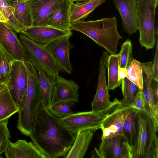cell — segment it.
Here are the masks:
<instances>
[{"mask_svg":"<svg viewBox=\"0 0 158 158\" xmlns=\"http://www.w3.org/2000/svg\"><path fill=\"white\" fill-rule=\"evenodd\" d=\"M100 126L79 130L69 151L65 157L66 158H83L86 153L95 132Z\"/></svg>","mask_w":158,"mask_h":158,"instance_id":"cell-19","label":"cell"},{"mask_svg":"<svg viewBox=\"0 0 158 158\" xmlns=\"http://www.w3.org/2000/svg\"><path fill=\"white\" fill-rule=\"evenodd\" d=\"M119 55V66L122 68H127L134 59L132 53V45L130 39H127L123 43Z\"/></svg>","mask_w":158,"mask_h":158,"instance_id":"cell-33","label":"cell"},{"mask_svg":"<svg viewBox=\"0 0 158 158\" xmlns=\"http://www.w3.org/2000/svg\"><path fill=\"white\" fill-rule=\"evenodd\" d=\"M24 63L27 71L28 84L25 98L19 108L17 128L22 134L30 136L35 115L43 98L37 70L29 60Z\"/></svg>","mask_w":158,"mask_h":158,"instance_id":"cell-3","label":"cell"},{"mask_svg":"<svg viewBox=\"0 0 158 158\" xmlns=\"http://www.w3.org/2000/svg\"><path fill=\"white\" fill-rule=\"evenodd\" d=\"M76 135L51 114L44 102L42 103L35 115L30 137L48 158L66 156Z\"/></svg>","mask_w":158,"mask_h":158,"instance_id":"cell-1","label":"cell"},{"mask_svg":"<svg viewBox=\"0 0 158 158\" xmlns=\"http://www.w3.org/2000/svg\"><path fill=\"white\" fill-rule=\"evenodd\" d=\"M4 83L0 81V86L2 85Z\"/></svg>","mask_w":158,"mask_h":158,"instance_id":"cell-46","label":"cell"},{"mask_svg":"<svg viewBox=\"0 0 158 158\" xmlns=\"http://www.w3.org/2000/svg\"><path fill=\"white\" fill-rule=\"evenodd\" d=\"M131 106L140 111L147 110L146 103L142 90H139L136 94Z\"/></svg>","mask_w":158,"mask_h":158,"instance_id":"cell-35","label":"cell"},{"mask_svg":"<svg viewBox=\"0 0 158 158\" xmlns=\"http://www.w3.org/2000/svg\"><path fill=\"white\" fill-rule=\"evenodd\" d=\"M74 102L71 101L56 100L47 108L52 114L60 119L73 113L72 108Z\"/></svg>","mask_w":158,"mask_h":158,"instance_id":"cell-27","label":"cell"},{"mask_svg":"<svg viewBox=\"0 0 158 158\" xmlns=\"http://www.w3.org/2000/svg\"><path fill=\"white\" fill-rule=\"evenodd\" d=\"M27 60L37 70H41L53 77L59 76V71L51 55L45 48H42L22 34L19 36Z\"/></svg>","mask_w":158,"mask_h":158,"instance_id":"cell-7","label":"cell"},{"mask_svg":"<svg viewBox=\"0 0 158 158\" xmlns=\"http://www.w3.org/2000/svg\"><path fill=\"white\" fill-rule=\"evenodd\" d=\"M7 1H8L10 3L13 0H6Z\"/></svg>","mask_w":158,"mask_h":158,"instance_id":"cell-47","label":"cell"},{"mask_svg":"<svg viewBox=\"0 0 158 158\" xmlns=\"http://www.w3.org/2000/svg\"><path fill=\"white\" fill-rule=\"evenodd\" d=\"M0 9H1V8H0Z\"/></svg>","mask_w":158,"mask_h":158,"instance_id":"cell-48","label":"cell"},{"mask_svg":"<svg viewBox=\"0 0 158 158\" xmlns=\"http://www.w3.org/2000/svg\"><path fill=\"white\" fill-rule=\"evenodd\" d=\"M15 60L0 44V81L4 83L10 74Z\"/></svg>","mask_w":158,"mask_h":158,"instance_id":"cell-30","label":"cell"},{"mask_svg":"<svg viewBox=\"0 0 158 158\" xmlns=\"http://www.w3.org/2000/svg\"><path fill=\"white\" fill-rule=\"evenodd\" d=\"M153 3L157 6L158 5V0H152Z\"/></svg>","mask_w":158,"mask_h":158,"instance_id":"cell-44","label":"cell"},{"mask_svg":"<svg viewBox=\"0 0 158 158\" xmlns=\"http://www.w3.org/2000/svg\"><path fill=\"white\" fill-rule=\"evenodd\" d=\"M121 85L123 98L120 101L121 105L131 106L136 94L140 90L135 84L126 77L122 80Z\"/></svg>","mask_w":158,"mask_h":158,"instance_id":"cell-29","label":"cell"},{"mask_svg":"<svg viewBox=\"0 0 158 158\" xmlns=\"http://www.w3.org/2000/svg\"><path fill=\"white\" fill-rule=\"evenodd\" d=\"M136 118V136L132 146L133 158H144L153 140L157 136L158 124L147 110H137Z\"/></svg>","mask_w":158,"mask_h":158,"instance_id":"cell-5","label":"cell"},{"mask_svg":"<svg viewBox=\"0 0 158 158\" xmlns=\"http://www.w3.org/2000/svg\"><path fill=\"white\" fill-rule=\"evenodd\" d=\"M156 50L153 64V79L158 81V38L157 28H156Z\"/></svg>","mask_w":158,"mask_h":158,"instance_id":"cell-39","label":"cell"},{"mask_svg":"<svg viewBox=\"0 0 158 158\" xmlns=\"http://www.w3.org/2000/svg\"><path fill=\"white\" fill-rule=\"evenodd\" d=\"M7 20L0 8V22L6 23Z\"/></svg>","mask_w":158,"mask_h":158,"instance_id":"cell-42","label":"cell"},{"mask_svg":"<svg viewBox=\"0 0 158 158\" xmlns=\"http://www.w3.org/2000/svg\"><path fill=\"white\" fill-rule=\"evenodd\" d=\"M6 158H48L32 142L19 139L15 143L10 141L5 152Z\"/></svg>","mask_w":158,"mask_h":158,"instance_id":"cell-15","label":"cell"},{"mask_svg":"<svg viewBox=\"0 0 158 158\" xmlns=\"http://www.w3.org/2000/svg\"><path fill=\"white\" fill-rule=\"evenodd\" d=\"M119 59V54L110 55L109 56L107 68L108 72L107 86L109 90H114L122 84V81H119L118 78Z\"/></svg>","mask_w":158,"mask_h":158,"instance_id":"cell-25","label":"cell"},{"mask_svg":"<svg viewBox=\"0 0 158 158\" xmlns=\"http://www.w3.org/2000/svg\"><path fill=\"white\" fill-rule=\"evenodd\" d=\"M8 119L0 121V158L2 157L1 155L6 151L10 141L11 135L8 127Z\"/></svg>","mask_w":158,"mask_h":158,"instance_id":"cell-34","label":"cell"},{"mask_svg":"<svg viewBox=\"0 0 158 158\" xmlns=\"http://www.w3.org/2000/svg\"><path fill=\"white\" fill-rule=\"evenodd\" d=\"M151 84V83H148L143 80L142 91L145 101L146 109L158 124V105H156L154 102Z\"/></svg>","mask_w":158,"mask_h":158,"instance_id":"cell-32","label":"cell"},{"mask_svg":"<svg viewBox=\"0 0 158 158\" xmlns=\"http://www.w3.org/2000/svg\"><path fill=\"white\" fill-rule=\"evenodd\" d=\"M121 106L115 98L106 108L98 111L79 112L59 119L61 123L75 135L79 130L100 127L104 119Z\"/></svg>","mask_w":158,"mask_h":158,"instance_id":"cell-4","label":"cell"},{"mask_svg":"<svg viewBox=\"0 0 158 158\" xmlns=\"http://www.w3.org/2000/svg\"><path fill=\"white\" fill-rule=\"evenodd\" d=\"M127 75V68L121 67L118 65V78L119 81H122V80Z\"/></svg>","mask_w":158,"mask_h":158,"instance_id":"cell-41","label":"cell"},{"mask_svg":"<svg viewBox=\"0 0 158 158\" xmlns=\"http://www.w3.org/2000/svg\"><path fill=\"white\" fill-rule=\"evenodd\" d=\"M125 140L121 134L101 139L98 148L93 150L91 157L120 158L123 143Z\"/></svg>","mask_w":158,"mask_h":158,"instance_id":"cell-18","label":"cell"},{"mask_svg":"<svg viewBox=\"0 0 158 158\" xmlns=\"http://www.w3.org/2000/svg\"><path fill=\"white\" fill-rule=\"evenodd\" d=\"M21 33L42 48L64 36L73 35L70 30H61L48 26H32Z\"/></svg>","mask_w":158,"mask_h":158,"instance_id":"cell-11","label":"cell"},{"mask_svg":"<svg viewBox=\"0 0 158 158\" xmlns=\"http://www.w3.org/2000/svg\"><path fill=\"white\" fill-rule=\"evenodd\" d=\"M142 71L146 76L144 80L147 83H151L153 77V66L152 62L140 63Z\"/></svg>","mask_w":158,"mask_h":158,"instance_id":"cell-36","label":"cell"},{"mask_svg":"<svg viewBox=\"0 0 158 158\" xmlns=\"http://www.w3.org/2000/svg\"><path fill=\"white\" fill-rule=\"evenodd\" d=\"M18 110L8 89L0 94V121L9 118Z\"/></svg>","mask_w":158,"mask_h":158,"instance_id":"cell-26","label":"cell"},{"mask_svg":"<svg viewBox=\"0 0 158 158\" xmlns=\"http://www.w3.org/2000/svg\"><path fill=\"white\" fill-rule=\"evenodd\" d=\"M37 71L38 77L43 102L46 107H49L56 101L55 77L47 74L41 70Z\"/></svg>","mask_w":158,"mask_h":158,"instance_id":"cell-22","label":"cell"},{"mask_svg":"<svg viewBox=\"0 0 158 158\" xmlns=\"http://www.w3.org/2000/svg\"><path fill=\"white\" fill-rule=\"evenodd\" d=\"M106 0H88L81 2H73L70 8V20L71 23L86 18L97 7Z\"/></svg>","mask_w":158,"mask_h":158,"instance_id":"cell-21","label":"cell"},{"mask_svg":"<svg viewBox=\"0 0 158 158\" xmlns=\"http://www.w3.org/2000/svg\"><path fill=\"white\" fill-rule=\"evenodd\" d=\"M5 84L13 101L19 108L25 98L27 87V71L24 62L15 60Z\"/></svg>","mask_w":158,"mask_h":158,"instance_id":"cell-8","label":"cell"},{"mask_svg":"<svg viewBox=\"0 0 158 158\" xmlns=\"http://www.w3.org/2000/svg\"><path fill=\"white\" fill-rule=\"evenodd\" d=\"M151 86L154 102L158 105V81L152 79Z\"/></svg>","mask_w":158,"mask_h":158,"instance_id":"cell-40","label":"cell"},{"mask_svg":"<svg viewBox=\"0 0 158 158\" xmlns=\"http://www.w3.org/2000/svg\"><path fill=\"white\" fill-rule=\"evenodd\" d=\"M72 2V0H62L57 4L48 16V26L61 30H70V8Z\"/></svg>","mask_w":158,"mask_h":158,"instance_id":"cell-17","label":"cell"},{"mask_svg":"<svg viewBox=\"0 0 158 158\" xmlns=\"http://www.w3.org/2000/svg\"><path fill=\"white\" fill-rule=\"evenodd\" d=\"M0 8L7 20L6 23L13 30L17 33H21L25 30L14 16L12 7L8 1L0 0Z\"/></svg>","mask_w":158,"mask_h":158,"instance_id":"cell-28","label":"cell"},{"mask_svg":"<svg viewBox=\"0 0 158 158\" xmlns=\"http://www.w3.org/2000/svg\"><path fill=\"white\" fill-rule=\"evenodd\" d=\"M109 54L104 51L100 60L99 74L96 94L91 103L92 110L98 111L108 107L111 103L106 83V69Z\"/></svg>","mask_w":158,"mask_h":158,"instance_id":"cell-10","label":"cell"},{"mask_svg":"<svg viewBox=\"0 0 158 158\" xmlns=\"http://www.w3.org/2000/svg\"><path fill=\"white\" fill-rule=\"evenodd\" d=\"M69 35L58 39L44 47L52 57L59 71L71 73L73 70L69 59L70 50L73 47L70 44Z\"/></svg>","mask_w":158,"mask_h":158,"instance_id":"cell-9","label":"cell"},{"mask_svg":"<svg viewBox=\"0 0 158 158\" xmlns=\"http://www.w3.org/2000/svg\"><path fill=\"white\" fill-rule=\"evenodd\" d=\"M17 33L6 23L0 22V44L15 60H28Z\"/></svg>","mask_w":158,"mask_h":158,"instance_id":"cell-12","label":"cell"},{"mask_svg":"<svg viewBox=\"0 0 158 158\" xmlns=\"http://www.w3.org/2000/svg\"><path fill=\"white\" fill-rule=\"evenodd\" d=\"M139 41L147 50L153 48L156 41L155 19L157 6L152 0H136Z\"/></svg>","mask_w":158,"mask_h":158,"instance_id":"cell-6","label":"cell"},{"mask_svg":"<svg viewBox=\"0 0 158 158\" xmlns=\"http://www.w3.org/2000/svg\"><path fill=\"white\" fill-rule=\"evenodd\" d=\"M73 2H81V1H84L86 0H72Z\"/></svg>","mask_w":158,"mask_h":158,"instance_id":"cell-45","label":"cell"},{"mask_svg":"<svg viewBox=\"0 0 158 158\" xmlns=\"http://www.w3.org/2000/svg\"><path fill=\"white\" fill-rule=\"evenodd\" d=\"M32 18V26L47 27L48 16L62 0H27Z\"/></svg>","mask_w":158,"mask_h":158,"instance_id":"cell-16","label":"cell"},{"mask_svg":"<svg viewBox=\"0 0 158 158\" xmlns=\"http://www.w3.org/2000/svg\"><path fill=\"white\" fill-rule=\"evenodd\" d=\"M123 30L132 35L138 30L136 0H113Z\"/></svg>","mask_w":158,"mask_h":158,"instance_id":"cell-14","label":"cell"},{"mask_svg":"<svg viewBox=\"0 0 158 158\" xmlns=\"http://www.w3.org/2000/svg\"><path fill=\"white\" fill-rule=\"evenodd\" d=\"M120 158H133L132 146L126 140L123 143Z\"/></svg>","mask_w":158,"mask_h":158,"instance_id":"cell-37","label":"cell"},{"mask_svg":"<svg viewBox=\"0 0 158 158\" xmlns=\"http://www.w3.org/2000/svg\"><path fill=\"white\" fill-rule=\"evenodd\" d=\"M116 17L89 21L82 20L71 23L70 30L81 32L88 36L110 55L116 54L117 47L122 37L118 30Z\"/></svg>","mask_w":158,"mask_h":158,"instance_id":"cell-2","label":"cell"},{"mask_svg":"<svg viewBox=\"0 0 158 158\" xmlns=\"http://www.w3.org/2000/svg\"><path fill=\"white\" fill-rule=\"evenodd\" d=\"M133 108L131 106L121 105L107 117L100 125V129L102 133L101 139L118 135H123L124 121L127 116Z\"/></svg>","mask_w":158,"mask_h":158,"instance_id":"cell-13","label":"cell"},{"mask_svg":"<svg viewBox=\"0 0 158 158\" xmlns=\"http://www.w3.org/2000/svg\"><path fill=\"white\" fill-rule=\"evenodd\" d=\"M137 111V110L133 108L127 114L124 121L123 129L124 138L132 146L135 143L136 136Z\"/></svg>","mask_w":158,"mask_h":158,"instance_id":"cell-24","label":"cell"},{"mask_svg":"<svg viewBox=\"0 0 158 158\" xmlns=\"http://www.w3.org/2000/svg\"><path fill=\"white\" fill-rule=\"evenodd\" d=\"M13 15L26 29L32 26L31 13L27 0H13L10 3Z\"/></svg>","mask_w":158,"mask_h":158,"instance_id":"cell-23","label":"cell"},{"mask_svg":"<svg viewBox=\"0 0 158 158\" xmlns=\"http://www.w3.org/2000/svg\"><path fill=\"white\" fill-rule=\"evenodd\" d=\"M8 89L5 83L0 86V94Z\"/></svg>","mask_w":158,"mask_h":158,"instance_id":"cell-43","label":"cell"},{"mask_svg":"<svg viewBox=\"0 0 158 158\" xmlns=\"http://www.w3.org/2000/svg\"><path fill=\"white\" fill-rule=\"evenodd\" d=\"M127 77L135 84L139 90H142L143 78L140 62L134 59L127 67Z\"/></svg>","mask_w":158,"mask_h":158,"instance_id":"cell-31","label":"cell"},{"mask_svg":"<svg viewBox=\"0 0 158 158\" xmlns=\"http://www.w3.org/2000/svg\"><path fill=\"white\" fill-rule=\"evenodd\" d=\"M158 158V138L156 137L153 140L144 158Z\"/></svg>","mask_w":158,"mask_h":158,"instance_id":"cell-38","label":"cell"},{"mask_svg":"<svg viewBox=\"0 0 158 158\" xmlns=\"http://www.w3.org/2000/svg\"><path fill=\"white\" fill-rule=\"evenodd\" d=\"M55 81L56 101L78 102L79 87L73 81L66 79L59 75L55 77Z\"/></svg>","mask_w":158,"mask_h":158,"instance_id":"cell-20","label":"cell"}]
</instances>
